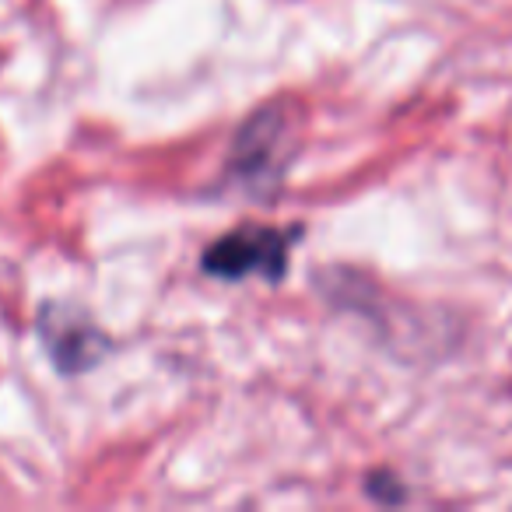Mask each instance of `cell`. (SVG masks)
<instances>
[{"label":"cell","instance_id":"obj_1","mask_svg":"<svg viewBox=\"0 0 512 512\" xmlns=\"http://www.w3.org/2000/svg\"><path fill=\"white\" fill-rule=\"evenodd\" d=\"M302 228L242 225L221 235L211 249H204V271L221 281H242L249 274H264L267 281H281L288 271V253L299 242Z\"/></svg>","mask_w":512,"mask_h":512},{"label":"cell","instance_id":"obj_2","mask_svg":"<svg viewBox=\"0 0 512 512\" xmlns=\"http://www.w3.org/2000/svg\"><path fill=\"white\" fill-rule=\"evenodd\" d=\"M39 330H43L53 362L64 372L88 369V365L99 362L109 348V341L85 320V316L71 313V309H60V306L46 309L43 320H39Z\"/></svg>","mask_w":512,"mask_h":512}]
</instances>
